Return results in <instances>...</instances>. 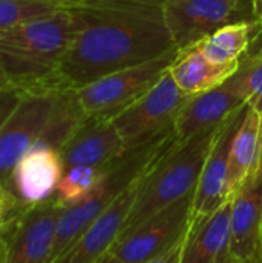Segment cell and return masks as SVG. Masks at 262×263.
Returning <instances> with one entry per match:
<instances>
[{
  "mask_svg": "<svg viewBox=\"0 0 262 263\" xmlns=\"http://www.w3.org/2000/svg\"><path fill=\"white\" fill-rule=\"evenodd\" d=\"M8 219H9V216H8L5 211H0V231H2V228L5 227V223H6Z\"/></svg>",
  "mask_w": 262,
  "mask_h": 263,
  "instance_id": "1f68e13d",
  "label": "cell"
},
{
  "mask_svg": "<svg viewBox=\"0 0 262 263\" xmlns=\"http://www.w3.org/2000/svg\"><path fill=\"white\" fill-rule=\"evenodd\" d=\"M59 2H62V3H65V5H69V6H79V5L88 3L90 0H59Z\"/></svg>",
  "mask_w": 262,
  "mask_h": 263,
  "instance_id": "f546056e",
  "label": "cell"
},
{
  "mask_svg": "<svg viewBox=\"0 0 262 263\" xmlns=\"http://www.w3.org/2000/svg\"><path fill=\"white\" fill-rule=\"evenodd\" d=\"M230 210L232 199L210 214L191 217L181 263H236L230 243Z\"/></svg>",
  "mask_w": 262,
  "mask_h": 263,
  "instance_id": "2e32d148",
  "label": "cell"
},
{
  "mask_svg": "<svg viewBox=\"0 0 262 263\" xmlns=\"http://www.w3.org/2000/svg\"><path fill=\"white\" fill-rule=\"evenodd\" d=\"M246 106L247 97L244 91V76L239 66L238 72L222 85L190 96L173 123L174 136L178 140L184 142L198 134L215 129Z\"/></svg>",
  "mask_w": 262,
  "mask_h": 263,
  "instance_id": "30bf717a",
  "label": "cell"
},
{
  "mask_svg": "<svg viewBox=\"0 0 262 263\" xmlns=\"http://www.w3.org/2000/svg\"><path fill=\"white\" fill-rule=\"evenodd\" d=\"M65 8L69 5L59 0H0V34Z\"/></svg>",
  "mask_w": 262,
  "mask_h": 263,
  "instance_id": "44dd1931",
  "label": "cell"
},
{
  "mask_svg": "<svg viewBox=\"0 0 262 263\" xmlns=\"http://www.w3.org/2000/svg\"><path fill=\"white\" fill-rule=\"evenodd\" d=\"M230 243L236 263H262V170L232 197Z\"/></svg>",
  "mask_w": 262,
  "mask_h": 263,
  "instance_id": "4fadbf2b",
  "label": "cell"
},
{
  "mask_svg": "<svg viewBox=\"0 0 262 263\" xmlns=\"http://www.w3.org/2000/svg\"><path fill=\"white\" fill-rule=\"evenodd\" d=\"M73 11L77 29L59 65L60 89L83 88L176 48L162 6L94 0Z\"/></svg>",
  "mask_w": 262,
  "mask_h": 263,
  "instance_id": "6da1fadb",
  "label": "cell"
},
{
  "mask_svg": "<svg viewBox=\"0 0 262 263\" xmlns=\"http://www.w3.org/2000/svg\"><path fill=\"white\" fill-rule=\"evenodd\" d=\"M258 35L259 28L255 22H238L219 28L196 46L215 63H232L249 52Z\"/></svg>",
  "mask_w": 262,
  "mask_h": 263,
  "instance_id": "d6986e66",
  "label": "cell"
},
{
  "mask_svg": "<svg viewBox=\"0 0 262 263\" xmlns=\"http://www.w3.org/2000/svg\"><path fill=\"white\" fill-rule=\"evenodd\" d=\"M182 243H184V237L174 243L171 248H168L167 251H164L162 254L153 257L151 260L145 263H181V254H182Z\"/></svg>",
  "mask_w": 262,
  "mask_h": 263,
  "instance_id": "cb8c5ba5",
  "label": "cell"
},
{
  "mask_svg": "<svg viewBox=\"0 0 262 263\" xmlns=\"http://www.w3.org/2000/svg\"><path fill=\"white\" fill-rule=\"evenodd\" d=\"M162 12L178 49L198 45L225 25L255 22L252 0H165Z\"/></svg>",
  "mask_w": 262,
  "mask_h": 263,
  "instance_id": "8992f818",
  "label": "cell"
},
{
  "mask_svg": "<svg viewBox=\"0 0 262 263\" xmlns=\"http://www.w3.org/2000/svg\"><path fill=\"white\" fill-rule=\"evenodd\" d=\"M261 112L247 106L230 148L227 183L230 197H233L242 183L258 170L261 151Z\"/></svg>",
  "mask_w": 262,
  "mask_h": 263,
  "instance_id": "ac0fdd59",
  "label": "cell"
},
{
  "mask_svg": "<svg viewBox=\"0 0 262 263\" xmlns=\"http://www.w3.org/2000/svg\"><path fill=\"white\" fill-rule=\"evenodd\" d=\"M252 14L262 34V0H252Z\"/></svg>",
  "mask_w": 262,
  "mask_h": 263,
  "instance_id": "484cf974",
  "label": "cell"
},
{
  "mask_svg": "<svg viewBox=\"0 0 262 263\" xmlns=\"http://www.w3.org/2000/svg\"><path fill=\"white\" fill-rule=\"evenodd\" d=\"M25 91L19 88H6L0 89V129L5 125V122L9 119V116L14 112L17 105L20 103Z\"/></svg>",
  "mask_w": 262,
  "mask_h": 263,
  "instance_id": "603a6c76",
  "label": "cell"
},
{
  "mask_svg": "<svg viewBox=\"0 0 262 263\" xmlns=\"http://www.w3.org/2000/svg\"><path fill=\"white\" fill-rule=\"evenodd\" d=\"M261 35V32H259ZM259 35L253 42L249 52L241 60V71L244 76V91L247 97V106L262 114V45Z\"/></svg>",
  "mask_w": 262,
  "mask_h": 263,
  "instance_id": "7402d4cb",
  "label": "cell"
},
{
  "mask_svg": "<svg viewBox=\"0 0 262 263\" xmlns=\"http://www.w3.org/2000/svg\"><path fill=\"white\" fill-rule=\"evenodd\" d=\"M247 106L232 116L221 128L201 173L195 199H193V216H205L219 210L227 200L229 196V162H230V148L233 137L238 131V126L244 117Z\"/></svg>",
  "mask_w": 262,
  "mask_h": 263,
  "instance_id": "9a60e30c",
  "label": "cell"
},
{
  "mask_svg": "<svg viewBox=\"0 0 262 263\" xmlns=\"http://www.w3.org/2000/svg\"><path fill=\"white\" fill-rule=\"evenodd\" d=\"M193 199L195 193L150 217L133 233L119 237L110 254L122 263H145L162 254L185 236L193 217Z\"/></svg>",
  "mask_w": 262,
  "mask_h": 263,
  "instance_id": "ba28073f",
  "label": "cell"
},
{
  "mask_svg": "<svg viewBox=\"0 0 262 263\" xmlns=\"http://www.w3.org/2000/svg\"><path fill=\"white\" fill-rule=\"evenodd\" d=\"M65 211L54 197L12 214L2 233L6 237V263H49L59 220Z\"/></svg>",
  "mask_w": 262,
  "mask_h": 263,
  "instance_id": "9c48e42d",
  "label": "cell"
},
{
  "mask_svg": "<svg viewBox=\"0 0 262 263\" xmlns=\"http://www.w3.org/2000/svg\"><path fill=\"white\" fill-rule=\"evenodd\" d=\"M185 94L167 72L151 89L111 119L128 149L145 145L170 128L188 102Z\"/></svg>",
  "mask_w": 262,
  "mask_h": 263,
  "instance_id": "5b68a950",
  "label": "cell"
},
{
  "mask_svg": "<svg viewBox=\"0 0 262 263\" xmlns=\"http://www.w3.org/2000/svg\"><path fill=\"white\" fill-rule=\"evenodd\" d=\"M94 2V0H90ZM88 2V3H90ZM103 2H125V3H139V5H153V6H162L165 0H103Z\"/></svg>",
  "mask_w": 262,
  "mask_h": 263,
  "instance_id": "4316f807",
  "label": "cell"
},
{
  "mask_svg": "<svg viewBox=\"0 0 262 263\" xmlns=\"http://www.w3.org/2000/svg\"><path fill=\"white\" fill-rule=\"evenodd\" d=\"M258 168L262 170V126H261V151H259V165H258Z\"/></svg>",
  "mask_w": 262,
  "mask_h": 263,
  "instance_id": "d6a6232c",
  "label": "cell"
},
{
  "mask_svg": "<svg viewBox=\"0 0 262 263\" xmlns=\"http://www.w3.org/2000/svg\"><path fill=\"white\" fill-rule=\"evenodd\" d=\"M6 237L5 234L0 231V263H6Z\"/></svg>",
  "mask_w": 262,
  "mask_h": 263,
  "instance_id": "83f0119b",
  "label": "cell"
},
{
  "mask_svg": "<svg viewBox=\"0 0 262 263\" xmlns=\"http://www.w3.org/2000/svg\"><path fill=\"white\" fill-rule=\"evenodd\" d=\"M176 55L178 48H173L153 60L113 72L76 89L82 109L88 117L111 120L151 89L168 72Z\"/></svg>",
  "mask_w": 262,
  "mask_h": 263,
  "instance_id": "277c9868",
  "label": "cell"
},
{
  "mask_svg": "<svg viewBox=\"0 0 262 263\" xmlns=\"http://www.w3.org/2000/svg\"><path fill=\"white\" fill-rule=\"evenodd\" d=\"M6 88H14V86L9 85V82H8V79H6L5 72H3L2 68H0V89H6Z\"/></svg>",
  "mask_w": 262,
  "mask_h": 263,
  "instance_id": "f1b7e54d",
  "label": "cell"
},
{
  "mask_svg": "<svg viewBox=\"0 0 262 263\" xmlns=\"http://www.w3.org/2000/svg\"><path fill=\"white\" fill-rule=\"evenodd\" d=\"M222 125L188 140H179L150 170L128 214L120 237L133 233L150 217L196 191L205 159Z\"/></svg>",
  "mask_w": 262,
  "mask_h": 263,
  "instance_id": "3957f363",
  "label": "cell"
},
{
  "mask_svg": "<svg viewBox=\"0 0 262 263\" xmlns=\"http://www.w3.org/2000/svg\"><path fill=\"white\" fill-rule=\"evenodd\" d=\"M105 173L107 168L94 166H74L65 170L57 185L54 199L65 208L80 203L96 190Z\"/></svg>",
  "mask_w": 262,
  "mask_h": 263,
  "instance_id": "ffe728a7",
  "label": "cell"
},
{
  "mask_svg": "<svg viewBox=\"0 0 262 263\" xmlns=\"http://www.w3.org/2000/svg\"><path fill=\"white\" fill-rule=\"evenodd\" d=\"M0 211H5L9 217L19 211L14 196L8 191V188L2 182H0Z\"/></svg>",
  "mask_w": 262,
  "mask_h": 263,
  "instance_id": "d4e9b609",
  "label": "cell"
},
{
  "mask_svg": "<svg viewBox=\"0 0 262 263\" xmlns=\"http://www.w3.org/2000/svg\"><path fill=\"white\" fill-rule=\"evenodd\" d=\"M241 60L232 63H215L208 60L196 45H193L178 49V55L168 72L185 94L196 96L210 91L233 77L241 66Z\"/></svg>",
  "mask_w": 262,
  "mask_h": 263,
  "instance_id": "e0dca14e",
  "label": "cell"
},
{
  "mask_svg": "<svg viewBox=\"0 0 262 263\" xmlns=\"http://www.w3.org/2000/svg\"><path fill=\"white\" fill-rule=\"evenodd\" d=\"M77 29L73 6L0 34V68L22 91L60 89L59 65Z\"/></svg>",
  "mask_w": 262,
  "mask_h": 263,
  "instance_id": "7a4b0ae2",
  "label": "cell"
},
{
  "mask_svg": "<svg viewBox=\"0 0 262 263\" xmlns=\"http://www.w3.org/2000/svg\"><path fill=\"white\" fill-rule=\"evenodd\" d=\"M63 89L26 91L0 129V182L6 185L20 159L37 143Z\"/></svg>",
  "mask_w": 262,
  "mask_h": 263,
  "instance_id": "52a82bcc",
  "label": "cell"
},
{
  "mask_svg": "<svg viewBox=\"0 0 262 263\" xmlns=\"http://www.w3.org/2000/svg\"><path fill=\"white\" fill-rule=\"evenodd\" d=\"M63 173L65 165L59 151L34 145L15 165L5 186L20 211L53 199Z\"/></svg>",
  "mask_w": 262,
  "mask_h": 263,
  "instance_id": "7c38bea8",
  "label": "cell"
},
{
  "mask_svg": "<svg viewBox=\"0 0 262 263\" xmlns=\"http://www.w3.org/2000/svg\"><path fill=\"white\" fill-rule=\"evenodd\" d=\"M125 146L114 123L102 117H86L60 151L65 170L74 166L107 168L119 160Z\"/></svg>",
  "mask_w": 262,
  "mask_h": 263,
  "instance_id": "5bb4252c",
  "label": "cell"
},
{
  "mask_svg": "<svg viewBox=\"0 0 262 263\" xmlns=\"http://www.w3.org/2000/svg\"><path fill=\"white\" fill-rule=\"evenodd\" d=\"M150 170L147 173H144L141 177H137L127 190H124L120 193V196L80 234V237L53 263L100 262L110 253V250L116 243V240L120 237L124 225L128 219V214L136 202V197H137Z\"/></svg>",
  "mask_w": 262,
  "mask_h": 263,
  "instance_id": "8fae6325",
  "label": "cell"
},
{
  "mask_svg": "<svg viewBox=\"0 0 262 263\" xmlns=\"http://www.w3.org/2000/svg\"><path fill=\"white\" fill-rule=\"evenodd\" d=\"M99 263H122V262H119L113 254H110V253H108V254H107V256H105V257H103V259H102Z\"/></svg>",
  "mask_w": 262,
  "mask_h": 263,
  "instance_id": "4dcf8cb0",
  "label": "cell"
}]
</instances>
